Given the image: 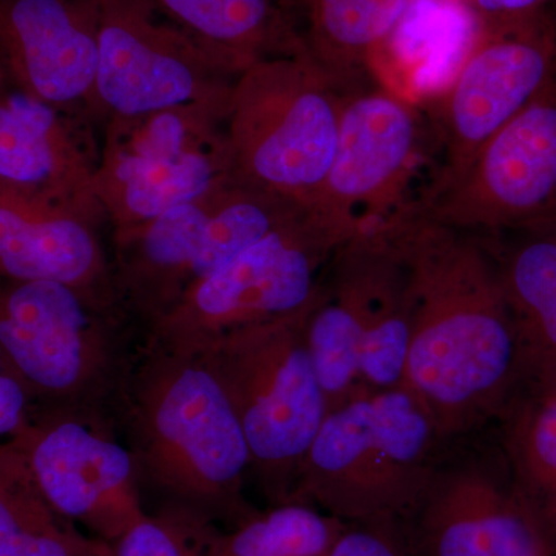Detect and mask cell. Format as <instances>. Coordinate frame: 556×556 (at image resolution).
Returning a JSON list of instances; mask_svg holds the SVG:
<instances>
[{"label":"cell","instance_id":"e0dca14e","mask_svg":"<svg viewBox=\"0 0 556 556\" xmlns=\"http://www.w3.org/2000/svg\"><path fill=\"white\" fill-rule=\"evenodd\" d=\"M98 156L75 115L0 80V192L102 219Z\"/></svg>","mask_w":556,"mask_h":556},{"label":"cell","instance_id":"d4e9b609","mask_svg":"<svg viewBox=\"0 0 556 556\" xmlns=\"http://www.w3.org/2000/svg\"><path fill=\"white\" fill-rule=\"evenodd\" d=\"M302 211L305 207L230 178L190 269L188 289L225 268Z\"/></svg>","mask_w":556,"mask_h":556},{"label":"cell","instance_id":"cb8c5ba5","mask_svg":"<svg viewBox=\"0 0 556 556\" xmlns=\"http://www.w3.org/2000/svg\"><path fill=\"white\" fill-rule=\"evenodd\" d=\"M497 419L511 484L556 555V401L519 390Z\"/></svg>","mask_w":556,"mask_h":556},{"label":"cell","instance_id":"2e32d148","mask_svg":"<svg viewBox=\"0 0 556 556\" xmlns=\"http://www.w3.org/2000/svg\"><path fill=\"white\" fill-rule=\"evenodd\" d=\"M100 0H0V80L94 115Z\"/></svg>","mask_w":556,"mask_h":556},{"label":"cell","instance_id":"d6a6232c","mask_svg":"<svg viewBox=\"0 0 556 556\" xmlns=\"http://www.w3.org/2000/svg\"><path fill=\"white\" fill-rule=\"evenodd\" d=\"M208 556H240V555L225 554V552H219V551H217V548L212 547L211 555H208Z\"/></svg>","mask_w":556,"mask_h":556},{"label":"cell","instance_id":"277c9868","mask_svg":"<svg viewBox=\"0 0 556 556\" xmlns=\"http://www.w3.org/2000/svg\"><path fill=\"white\" fill-rule=\"evenodd\" d=\"M339 113L340 94L308 53L255 62L230 93V177L308 208L334 161Z\"/></svg>","mask_w":556,"mask_h":556},{"label":"cell","instance_id":"8992f818","mask_svg":"<svg viewBox=\"0 0 556 556\" xmlns=\"http://www.w3.org/2000/svg\"><path fill=\"white\" fill-rule=\"evenodd\" d=\"M364 228L305 208L155 318L161 350L201 356L236 329L305 308L336 249Z\"/></svg>","mask_w":556,"mask_h":556},{"label":"cell","instance_id":"44dd1931","mask_svg":"<svg viewBox=\"0 0 556 556\" xmlns=\"http://www.w3.org/2000/svg\"><path fill=\"white\" fill-rule=\"evenodd\" d=\"M412 0H302L306 53L340 97L376 86V60Z\"/></svg>","mask_w":556,"mask_h":556},{"label":"cell","instance_id":"d6986e66","mask_svg":"<svg viewBox=\"0 0 556 556\" xmlns=\"http://www.w3.org/2000/svg\"><path fill=\"white\" fill-rule=\"evenodd\" d=\"M482 237L517 332L519 390L535 387L556 372V217Z\"/></svg>","mask_w":556,"mask_h":556},{"label":"cell","instance_id":"5bb4252c","mask_svg":"<svg viewBox=\"0 0 556 556\" xmlns=\"http://www.w3.org/2000/svg\"><path fill=\"white\" fill-rule=\"evenodd\" d=\"M51 507L91 536L113 544L148 515L129 450L76 419L27 426L14 437Z\"/></svg>","mask_w":556,"mask_h":556},{"label":"cell","instance_id":"7c38bea8","mask_svg":"<svg viewBox=\"0 0 556 556\" xmlns=\"http://www.w3.org/2000/svg\"><path fill=\"white\" fill-rule=\"evenodd\" d=\"M430 142L428 119L396 91L376 84L340 97L334 161L308 208L351 226L387 218L409 200Z\"/></svg>","mask_w":556,"mask_h":556},{"label":"cell","instance_id":"484cf974","mask_svg":"<svg viewBox=\"0 0 556 556\" xmlns=\"http://www.w3.org/2000/svg\"><path fill=\"white\" fill-rule=\"evenodd\" d=\"M345 526L309 504L289 501L248 519L212 547L240 556H327Z\"/></svg>","mask_w":556,"mask_h":556},{"label":"cell","instance_id":"ac0fdd59","mask_svg":"<svg viewBox=\"0 0 556 556\" xmlns=\"http://www.w3.org/2000/svg\"><path fill=\"white\" fill-rule=\"evenodd\" d=\"M101 218L0 192V280L56 281L93 300L104 285Z\"/></svg>","mask_w":556,"mask_h":556},{"label":"cell","instance_id":"30bf717a","mask_svg":"<svg viewBox=\"0 0 556 556\" xmlns=\"http://www.w3.org/2000/svg\"><path fill=\"white\" fill-rule=\"evenodd\" d=\"M554 80L556 17L551 11L481 24L455 79L427 118L439 153L433 181L463 170Z\"/></svg>","mask_w":556,"mask_h":556},{"label":"cell","instance_id":"9a60e30c","mask_svg":"<svg viewBox=\"0 0 556 556\" xmlns=\"http://www.w3.org/2000/svg\"><path fill=\"white\" fill-rule=\"evenodd\" d=\"M89 306L56 281L0 285V350L28 390L75 396L101 375L108 346Z\"/></svg>","mask_w":556,"mask_h":556},{"label":"cell","instance_id":"52a82bcc","mask_svg":"<svg viewBox=\"0 0 556 556\" xmlns=\"http://www.w3.org/2000/svg\"><path fill=\"white\" fill-rule=\"evenodd\" d=\"M229 101L109 119L93 189L115 239L230 178Z\"/></svg>","mask_w":556,"mask_h":556},{"label":"cell","instance_id":"8fae6325","mask_svg":"<svg viewBox=\"0 0 556 556\" xmlns=\"http://www.w3.org/2000/svg\"><path fill=\"white\" fill-rule=\"evenodd\" d=\"M413 206L473 233L556 217V80L453 177L431 181Z\"/></svg>","mask_w":556,"mask_h":556},{"label":"cell","instance_id":"5b68a950","mask_svg":"<svg viewBox=\"0 0 556 556\" xmlns=\"http://www.w3.org/2000/svg\"><path fill=\"white\" fill-rule=\"evenodd\" d=\"M311 302L289 316L236 329L199 356L239 417L251 468L281 503L291 500L303 457L329 412L306 340Z\"/></svg>","mask_w":556,"mask_h":556},{"label":"cell","instance_id":"603a6c76","mask_svg":"<svg viewBox=\"0 0 556 556\" xmlns=\"http://www.w3.org/2000/svg\"><path fill=\"white\" fill-rule=\"evenodd\" d=\"M0 556H113L50 506L14 441L0 447Z\"/></svg>","mask_w":556,"mask_h":556},{"label":"cell","instance_id":"ffe728a7","mask_svg":"<svg viewBox=\"0 0 556 556\" xmlns=\"http://www.w3.org/2000/svg\"><path fill=\"white\" fill-rule=\"evenodd\" d=\"M230 178L116 239L119 287L153 320L188 289L190 269Z\"/></svg>","mask_w":556,"mask_h":556},{"label":"cell","instance_id":"f546056e","mask_svg":"<svg viewBox=\"0 0 556 556\" xmlns=\"http://www.w3.org/2000/svg\"><path fill=\"white\" fill-rule=\"evenodd\" d=\"M481 24L515 20L547 10L552 0H467Z\"/></svg>","mask_w":556,"mask_h":556},{"label":"cell","instance_id":"1f68e13d","mask_svg":"<svg viewBox=\"0 0 556 556\" xmlns=\"http://www.w3.org/2000/svg\"><path fill=\"white\" fill-rule=\"evenodd\" d=\"M300 2H302V0H283V7H288V9H299Z\"/></svg>","mask_w":556,"mask_h":556},{"label":"cell","instance_id":"ba28073f","mask_svg":"<svg viewBox=\"0 0 556 556\" xmlns=\"http://www.w3.org/2000/svg\"><path fill=\"white\" fill-rule=\"evenodd\" d=\"M244 70L172 22L148 0H100L94 115L135 118L228 100Z\"/></svg>","mask_w":556,"mask_h":556},{"label":"cell","instance_id":"9c48e42d","mask_svg":"<svg viewBox=\"0 0 556 556\" xmlns=\"http://www.w3.org/2000/svg\"><path fill=\"white\" fill-rule=\"evenodd\" d=\"M412 313L407 266L376 222L329 258L311 303L308 336L357 361L365 387L397 388L407 364Z\"/></svg>","mask_w":556,"mask_h":556},{"label":"cell","instance_id":"4fadbf2b","mask_svg":"<svg viewBox=\"0 0 556 556\" xmlns=\"http://www.w3.org/2000/svg\"><path fill=\"white\" fill-rule=\"evenodd\" d=\"M497 470L478 453L442 450L426 492L401 522L413 556H556L507 466Z\"/></svg>","mask_w":556,"mask_h":556},{"label":"cell","instance_id":"3957f363","mask_svg":"<svg viewBox=\"0 0 556 556\" xmlns=\"http://www.w3.org/2000/svg\"><path fill=\"white\" fill-rule=\"evenodd\" d=\"M139 371L130 402L138 470L195 511H239L251 452L215 372L161 348Z\"/></svg>","mask_w":556,"mask_h":556},{"label":"cell","instance_id":"7a4b0ae2","mask_svg":"<svg viewBox=\"0 0 556 556\" xmlns=\"http://www.w3.org/2000/svg\"><path fill=\"white\" fill-rule=\"evenodd\" d=\"M445 444L404 388H358L329 409L289 501L314 504L345 525L402 522Z\"/></svg>","mask_w":556,"mask_h":556},{"label":"cell","instance_id":"7402d4cb","mask_svg":"<svg viewBox=\"0 0 556 556\" xmlns=\"http://www.w3.org/2000/svg\"><path fill=\"white\" fill-rule=\"evenodd\" d=\"M159 13L241 68L269 58L306 53L283 5L276 0H148Z\"/></svg>","mask_w":556,"mask_h":556},{"label":"cell","instance_id":"f1b7e54d","mask_svg":"<svg viewBox=\"0 0 556 556\" xmlns=\"http://www.w3.org/2000/svg\"><path fill=\"white\" fill-rule=\"evenodd\" d=\"M28 391L0 350V438L17 437L28 426Z\"/></svg>","mask_w":556,"mask_h":556},{"label":"cell","instance_id":"6da1fadb","mask_svg":"<svg viewBox=\"0 0 556 556\" xmlns=\"http://www.w3.org/2000/svg\"><path fill=\"white\" fill-rule=\"evenodd\" d=\"M408 269L412 331L402 388L442 441L497 419L521 388L517 332L484 237L427 218L412 199L379 219Z\"/></svg>","mask_w":556,"mask_h":556},{"label":"cell","instance_id":"4316f807","mask_svg":"<svg viewBox=\"0 0 556 556\" xmlns=\"http://www.w3.org/2000/svg\"><path fill=\"white\" fill-rule=\"evenodd\" d=\"M327 556H413L401 522L346 525Z\"/></svg>","mask_w":556,"mask_h":556},{"label":"cell","instance_id":"4dcf8cb0","mask_svg":"<svg viewBox=\"0 0 556 556\" xmlns=\"http://www.w3.org/2000/svg\"><path fill=\"white\" fill-rule=\"evenodd\" d=\"M522 390L540 394V396L555 399L556 401V372L551 378L544 380V382L538 383L535 387L522 388Z\"/></svg>","mask_w":556,"mask_h":556},{"label":"cell","instance_id":"83f0119b","mask_svg":"<svg viewBox=\"0 0 556 556\" xmlns=\"http://www.w3.org/2000/svg\"><path fill=\"white\" fill-rule=\"evenodd\" d=\"M112 547L113 556H193L178 529L150 518L131 527Z\"/></svg>","mask_w":556,"mask_h":556}]
</instances>
